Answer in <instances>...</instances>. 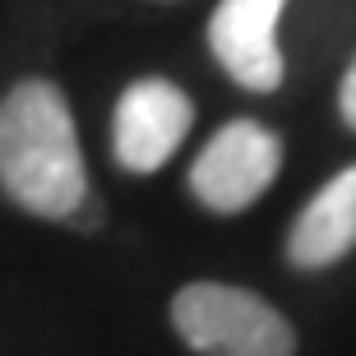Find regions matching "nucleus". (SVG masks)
<instances>
[{
    "label": "nucleus",
    "instance_id": "nucleus-2",
    "mask_svg": "<svg viewBox=\"0 0 356 356\" xmlns=\"http://www.w3.org/2000/svg\"><path fill=\"white\" fill-rule=\"evenodd\" d=\"M172 324L199 356H296V333L264 296L227 282H190L176 291Z\"/></svg>",
    "mask_w": 356,
    "mask_h": 356
},
{
    "label": "nucleus",
    "instance_id": "nucleus-4",
    "mask_svg": "<svg viewBox=\"0 0 356 356\" xmlns=\"http://www.w3.org/2000/svg\"><path fill=\"white\" fill-rule=\"evenodd\" d=\"M195 125V106L176 83L167 79H139L120 92L116 120H111V148L125 172H158L185 144V134Z\"/></svg>",
    "mask_w": 356,
    "mask_h": 356
},
{
    "label": "nucleus",
    "instance_id": "nucleus-7",
    "mask_svg": "<svg viewBox=\"0 0 356 356\" xmlns=\"http://www.w3.org/2000/svg\"><path fill=\"white\" fill-rule=\"evenodd\" d=\"M338 106H343V120L356 130V60L347 65V74H343V92H338Z\"/></svg>",
    "mask_w": 356,
    "mask_h": 356
},
{
    "label": "nucleus",
    "instance_id": "nucleus-3",
    "mask_svg": "<svg viewBox=\"0 0 356 356\" xmlns=\"http://www.w3.org/2000/svg\"><path fill=\"white\" fill-rule=\"evenodd\" d=\"M282 167V144L259 120H232L213 134L190 167V190L213 213H241L273 185Z\"/></svg>",
    "mask_w": 356,
    "mask_h": 356
},
{
    "label": "nucleus",
    "instance_id": "nucleus-5",
    "mask_svg": "<svg viewBox=\"0 0 356 356\" xmlns=\"http://www.w3.org/2000/svg\"><path fill=\"white\" fill-rule=\"evenodd\" d=\"M287 0H222L209 24V47L218 65L250 92H273L282 83L277 19Z\"/></svg>",
    "mask_w": 356,
    "mask_h": 356
},
{
    "label": "nucleus",
    "instance_id": "nucleus-6",
    "mask_svg": "<svg viewBox=\"0 0 356 356\" xmlns=\"http://www.w3.org/2000/svg\"><path fill=\"white\" fill-rule=\"evenodd\" d=\"M356 245V167L338 172L291 222L287 259L296 268H329Z\"/></svg>",
    "mask_w": 356,
    "mask_h": 356
},
{
    "label": "nucleus",
    "instance_id": "nucleus-1",
    "mask_svg": "<svg viewBox=\"0 0 356 356\" xmlns=\"http://www.w3.org/2000/svg\"><path fill=\"white\" fill-rule=\"evenodd\" d=\"M0 190L19 209L65 222L88 199V167L65 92L24 79L0 102Z\"/></svg>",
    "mask_w": 356,
    "mask_h": 356
}]
</instances>
